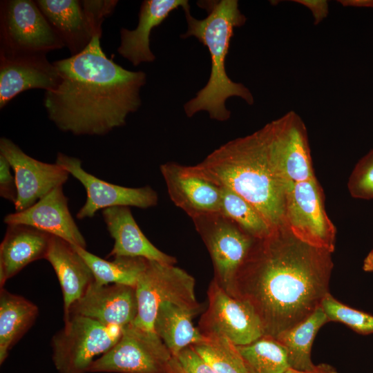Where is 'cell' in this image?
I'll use <instances>...</instances> for the list:
<instances>
[{"instance_id": "obj_23", "label": "cell", "mask_w": 373, "mask_h": 373, "mask_svg": "<svg viewBox=\"0 0 373 373\" xmlns=\"http://www.w3.org/2000/svg\"><path fill=\"white\" fill-rule=\"evenodd\" d=\"M47 21L68 48L71 56L82 52L93 35L84 15L81 1H35Z\"/></svg>"}, {"instance_id": "obj_33", "label": "cell", "mask_w": 373, "mask_h": 373, "mask_svg": "<svg viewBox=\"0 0 373 373\" xmlns=\"http://www.w3.org/2000/svg\"><path fill=\"white\" fill-rule=\"evenodd\" d=\"M118 1L84 0L81 1L82 9L91 29L93 37L101 38L102 25L105 18L113 13Z\"/></svg>"}, {"instance_id": "obj_36", "label": "cell", "mask_w": 373, "mask_h": 373, "mask_svg": "<svg viewBox=\"0 0 373 373\" xmlns=\"http://www.w3.org/2000/svg\"><path fill=\"white\" fill-rule=\"evenodd\" d=\"M285 373H338L337 371L331 365L325 363L316 365L310 370H296L292 368L288 369Z\"/></svg>"}, {"instance_id": "obj_2", "label": "cell", "mask_w": 373, "mask_h": 373, "mask_svg": "<svg viewBox=\"0 0 373 373\" xmlns=\"http://www.w3.org/2000/svg\"><path fill=\"white\" fill-rule=\"evenodd\" d=\"M60 82L46 91L44 104L50 121L75 135H104L124 126L142 104L143 71H131L106 57L100 38L93 37L79 53L53 62Z\"/></svg>"}, {"instance_id": "obj_18", "label": "cell", "mask_w": 373, "mask_h": 373, "mask_svg": "<svg viewBox=\"0 0 373 373\" xmlns=\"http://www.w3.org/2000/svg\"><path fill=\"white\" fill-rule=\"evenodd\" d=\"M7 225L26 224L86 249V242L68 208L63 186H57L29 208L6 215Z\"/></svg>"}, {"instance_id": "obj_13", "label": "cell", "mask_w": 373, "mask_h": 373, "mask_svg": "<svg viewBox=\"0 0 373 373\" xmlns=\"http://www.w3.org/2000/svg\"><path fill=\"white\" fill-rule=\"evenodd\" d=\"M56 163L86 189V200L77 213V219L93 218L98 211L113 207L148 209L157 204V193L149 186L132 188L105 182L86 171L79 158L62 153H57Z\"/></svg>"}, {"instance_id": "obj_37", "label": "cell", "mask_w": 373, "mask_h": 373, "mask_svg": "<svg viewBox=\"0 0 373 373\" xmlns=\"http://www.w3.org/2000/svg\"><path fill=\"white\" fill-rule=\"evenodd\" d=\"M363 269L365 271H373V249L365 258Z\"/></svg>"}, {"instance_id": "obj_22", "label": "cell", "mask_w": 373, "mask_h": 373, "mask_svg": "<svg viewBox=\"0 0 373 373\" xmlns=\"http://www.w3.org/2000/svg\"><path fill=\"white\" fill-rule=\"evenodd\" d=\"M45 259L54 269L59 280L64 300V320L70 307L95 281L93 274L73 245L52 236Z\"/></svg>"}, {"instance_id": "obj_21", "label": "cell", "mask_w": 373, "mask_h": 373, "mask_svg": "<svg viewBox=\"0 0 373 373\" xmlns=\"http://www.w3.org/2000/svg\"><path fill=\"white\" fill-rule=\"evenodd\" d=\"M189 4L186 0H144L140 12L139 22L134 30H120L118 53L134 66L153 62L155 56L150 48L152 30L160 26L174 10Z\"/></svg>"}, {"instance_id": "obj_29", "label": "cell", "mask_w": 373, "mask_h": 373, "mask_svg": "<svg viewBox=\"0 0 373 373\" xmlns=\"http://www.w3.org/2000/svg\"><path fill=\"white\" fill-rule=\"evenodd\" d=\"M220 213L256 239L267 236L273 229L251 203L225 187H221Z\"/></svg>"}, {"instance_id": "obj_6", "label": "cell", "mask_w": 373, "mask_h": 373, "mask_svg": "<svg viewBox=\"0 0 373 373\" xmlns=\"http://www.w3.org/2000/svg\"><path fill=\"white\" fill-rule=\"evenodd\" d=\"M88 372L179 373L175 358L155 331L131 323L108 351L91 363Z\"/></svg>"}, {"instance_id": "obj_34", "label": "cell", "mask_w": 373, "mask_h": 373, "mask_svg": "<svg viewBox=\"0 0 373 373\" xmlns=\"http://www.w3.org/2000/svg\"><path fill=\"white\" fill-rule=\"evenodd\" d=\"M175 358L179 373H216L191 346L182 350Z\"/></svg>"}, {"instance_id": "obj_4", "label": "cell", "mask_w": 373, "mask_h": 373, "mask_svg": "<svg viewBox=\"0 0 373 373\" xmlns=\"http://www.w3.org/2000/svg\"><path fill=\"white\" fill-rule=\"evenodd\" d=\"M197 4L207 11V15L198 19L191 15L189 4L184 7L187 30L180 37H194L205 46L210 54L211 68L207 83L184 104V111L189 117L207 111L211 119L224 122L231 117L225 105L228 98L238 97L250 105L254 102L250 90L242 84L232 81L225 68L234 28L243 26L246 17L236 0L199 1Z\"/></svg>"}, {"instance_id": "obj_15", "label": "cell", "mask_w": 373, "mask_h": 373, "mask_svg": "<svg viewBox=\"0 0 373 373\" xmlns=\"http://www.w3.org/2000/svg\"><path fill=\"white\" fill-rule=\"evenodd\" d=\"M44 53L0 51V108L29 89H55L60 82L57 68Z\"/></svg>"}, {"instance_id": "obj_24", "label": "cell", "mask_w": 373, "mask_h": 373, "mask_svg": "<svg viewBox=\"0 0 373 373\" xmlns=\"http://www.w3.org/2000/svg\"><path fill=\"white\" fill-rule=\"evenodd\" d=\"M196 314L170 302L162 303L154 322V331L175 357L182 350L204 341L206 337L192 318Z\"/></svg>"}, {"instance_id": "obj_19", "label": "cell", "mask_w": 373, "mask_h": 373, "mask_svg": "<svg viewBox=\"0 0 373 373\" xmlns=\"http://www.w3.org/2000/svg\"><path fill=\"white\" fill-rule=\"evenodd\" d=\"M107 230L114 240L108 257H140L150 260L175 265L174 256L157 248L146 237L137 224L128 207H113L102 210Z\"/></svg>"}, {"instance_id": "obj_28", "label": "cell", "mask_w": 373, "mask_h": 373, "mask_svg": "<svg viewBox=\"0 0 373 373\" xmlns=\"http://www.w3.org/2000/svg\"><path fill=\"white\" fill-rule=\"evenodd\" d=\"M237 348L249 373H285L290 368L285 349L274 337L264 335Z\"/></svg>"}, {"instance_id": "obj_31", "label": "cell", "mask_w": 373, "mask_h": 373, "mask_svg": "<svg viewBox=\"0 0 373 373\" xmlns=\"http://www.w3.org/2000/svg\"><path fill=\"white\" fill-rule=\"evenodd\" d=\"M321 306L329 321L342 323L361 334L373 333V316L345 305L330 293L323 299Z\"/></svg>"}, {"instance_id": "obj_12", "label": "cell", "mask_w": 373, "mask_h": 373, "mask_svg": "<svg viewBox=\"0 0 373 373\" xmlns=\"http://www.w3.org/2000/svg\"><path fill=\"white\" fill-rule=\"evenodd\" d=\"M272 162L291 188L294 184L315 178L307 129L294 112L266 124Z\"/></svg>"}, {"instance_id": "obj_35", "label": "cell", "mask_w": 373, "mask_h": 373, "mask_svg": "<svg viewBox=\"0 0 373 373\" xmlns=\"http://www.w3.org/2000/svg\"><path fill=\"white\" fill-rule=\"evenodd\" d=\"M11 169L7 159L0 154V196L15 204L17 198V188Z\"/></svg>"}, {"instance_id": "obj_3", "label": "cell", "mask_w": 373, "mask_h": 373, "mask_svg": "<svg viewBox=\"0 0 373 373\" xmlns=\"http://www.w3.org/2000/svg\"><path fill=\"white\" fill-rule=\"evenodd\" d=\"M193 167L251 203L272 229L285 224L290 188L272 162L266 125L224 144Z\"/></svg>"}, {"instance_id": "obj_30", "label": "cell", "mask_w": 373, "mask_h": 373, "mask_svg": "<svg viewBox=\"0 0 373 373\" xmlns=\"http://www.w3.org/2000/svg\"><path fill=\"white\" fill-rule=\"evenodd\" d=\"M205 337L191 347L216 373H249L236 345L224 337Z\"/></svg>"}, {"instance_id": "obj_14", "label": "cell", "mask_w": 373, "mask_h": 373, "mask_svg": "<svg viewBox=\"0 0 373 373\" xmlns=\"http://www.w3.org/2000/svg\"><path fill=\"white\" fill-rule=\"evenodd\" d=\"M0 154L14 171L17 188L15 211L29 208L53 189L63 186L70 175L56 162L46 163L29 156L5 137L0 139Z\"/></svg>"}, {"instance_id": "obj_27", "label": "cell", "mask_w": 373, "mask_h": 373, "mask_svg": "<svg viewBox=\"0 0 373 373\" xmlns=\"http://www.w3.org/2000/svg\"><path fill=\"white\" fill-rule=\"evenodd\" d=\"M73 246L90 268L95 281L99 285L120 284L135 287L147 261L144 258L126 256L115 257L113 260H106L91 254L86 249Z\"/></svg>"}, {"instance_id": "obj_8", "label": "cell", "mask_w": 373, "mask_h": 373, "mask_svg": "<svg viewBox=\"0 0 373 373\" xmlns=\"http://www.w3.org/2000/svg\"><path fill=\"white\" fill-rule=\"evenodd\" d=\"M211 256L218 284L233 296L234 282L256 238L221 213L192 219Z\"/></svg>"}, {"instance_id": "obj_26", "label": "cell", "mask_w": 373, "mask_h": 373, "mask_svg": "<svg viewBox=\"0 0 373 373\" xmlns=\"http://www.w3.org/2000/svg\"><path fill=\"white\" fill-rule=\"evenodd\" d=\"M328 321L319 306L307 318L275 338L285 349L290 368L305 371L315 367L311 359L312 344L319 329Z\"/></svg>"}, {"instance_id": "obj_9", "label": "cell", "mask_w": 373, "mask_h": 373, "mask_svg": "<svg viewBox=\"0 0 373 373\" xmlns=\"http://www.w3.org/2000/svg\"><path fill=\"white\" fill-rule=\"evenodd\" d=\"M64 47L35 1H1L0 51L46 54Z\"/></svg>"}, {"instance_id": "obj_1", "label": "cell", "mask_w": 373, "mask_h": 373, "mask_svg": "<svg viewBox=\"0 0 373 373\" xmlns=\"http://www.w3.org/2000/svg\"><path fill=\"white\" fill-rule=\"evenodd\" d=\"M331 254L300 240L285 224L274 228L255 240L236 274L233 297L253 308L264 335L276 338L329 293Z\"/></svg>"}, {"instance_id": "obj_5", "label": "cell", "mask_w": 373, "mask_h": 373, "mask_svg": "<svg viewBox=\"0 0 373 373\" xmlns=\"http://www.w3.org/2000/svg\"><path fill=\"white\" fill-rule=\"evenodd\" d=\"M194 278L175 265L147 260L136 285L137 314L132 323L140 328L154 331L159 306L170 302L196 314L201 306L195 295Z\"/></svg>"}, {"instance_id": "obj_32", "label": "cell", "mask_w": 373, "mask_h": 373, "mask_svg": "<svg viewBox=\"0 0 373 373\" xmlns=\"http://www.w3.org/2000/svg\"><path fill=\"white\" fill-rule=\"evenodd\" d=\"M347 186L354 198H373V149L356 164Z\"/></svg>"}, {"instance_id": "obj_17", "label": "cell", "mask_w": 373, "mask_h": 373, "mask_svg": "<svg viewBox=\"0 0 373 373\" xmlns=\"http://www.w3.org/2000/svg\"><path fill=\"white\" fill-rule=\"evenodd\" d=\"M137 314L135 287L120 284L102 285L94 281L70 307L64 321L71 315H79L107 326L122 328L132 323Z\"/></svg>"}, {"instance_id": "obj_7", "label": "cell", "mask_w": 373, "mask_h": 373, "mask_svg": "<svg viewBox=\"0 0 373 373\" xmlns=\"http://www.w3.org/2000/svg\"><path fill=\"white\" fill-rule=\"evenodd\" d=\"M122 328L71 315L52 338V359L59 373H87L94 358L119 339Z\"/></svg>"}, {"instance_id": "obj_10", "label": "cell", "mask_w": 373, "mask_h": 373, "mask_svg": "<svg viewBox=\"0 0 373 373\" xmlns=\"http://www.w3.org/2000/svg\"><path fill=\"white\" fill-rule=\"evenodd\" d=\"M285 224L304 242L334 251L336 228L325 210L322 191L316 178L297 182L289 189Z\"/></svg>"}, {"instance_id": "obj_25", "label": "cell", "mask_w": 373, "mask_h": 373, "mask_svg": "<svg viewBox=\"0 0 373 373\" xmlns=\"http://www.w3.org/2000/svg\"><path fill=\"white\" fill-rule=\"evenodd\" d=\"M37 306L24 297L0 290V364L35 322Z\"/></svg>"}, {"instance_id": "obj_11", "label": "cell", "mask_w": 373, "mask_h": 373, "mask_svg": "<svg viewBox=\"0 0 373 373\" xmlns=\"http://www.w3.org/2000/svg\"><path fill=\"white\" fill-rule=\"evenodd\" d=\"M207 298L208 307L198 327L204 336L224 337L239 346L264 336L262 323L253 308L230 296L214 279L209 285Z\"/></svg>"}, {"instance_id": "obj_20", "label": "cell", "mask_w": 373, "mask_h": 373, "mask_svg": "<svg viewBox=\"0 0 373 373\" xmlns=\"http://www.w3.org/2000/svg\"><path fill=\"white\" fill-rule=\"evenodd\" d=\"M52 235L32 227L14 224L7 227L0 245V286L28 264L45 259Z\"/></svg>"}, {"instance_id": "obj_16", "label": "cell", "mask_w": 373, "mask_h": 373, "mask_svg": "<svg viewBox=\"0 0 373 373\" xmlns=\"http://www.w3.org/2000/svg\"><path fill=\"white\" fill-rule=\"evenodd\" d=\"M170 199L191 219L220 213L221 187L198 173L193 166L174 162L160 167Z\"/></svg>"}]
</instances>
